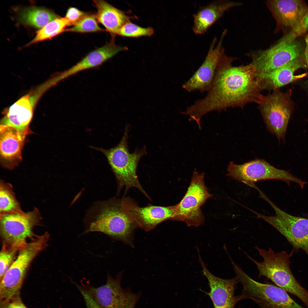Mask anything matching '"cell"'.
<instances>
[{"label": "cell", "instance_id": "1", "mask_svg": "<svg viewBox=\"0 0 308 308\" xmlns=\"http://www.w3.org/2000/svg\"><path fill=\"white\" fill-rule=\"evenodd\" d=\"M235 58L224 53L215 76L206 97L187 108L192 120L201 122L202 117L212 111L229 108H242L250 103L258 104L263 95L258 74L253 65L233 66Z\"/></svg>", "mask_w": 308, "mask_h": 308}, {"label": "cell", "instance_id": "2", "mask_svg": "<svg viewBox=\"0 0 308 308\" xmlns=\"http://www.w3.org/2000/svg\"><path fill=\"white\" fill-rule=\"evenodd\" d=\"M86 219L83 234L100 232L132 244V234L137 226L124 209L121 199L114 198L96 203Z\"/></svg>", "mask_w": 308, "mask_h": 308}, {"label": "cell", "instance_id": "3", "mask_svg": "<svg viewBox=\"0 0 308 308\" xmlns=\"http://www.w3.org/2000/svg\"><path fill=\"white\" fill-rule=\"evenodd\" d=\"M255 248L262 258V262H258L245 254L256 265L259 277H266L277 286L295 295L308 308V291L298 282L290 268V259L293 253L291 251L288 254L285 251L275 252L271 248L266 250L257 246Z\"/></svg>", "mask_w": 308, "mask_h": 308}, {"label": "cell", "instance_id": "4", "mask_svg": "<svg viewBox=\"0 0 308 308\" xmlns=\"http://www.w3.org/2000/svg\"><path fill=\"white\" fill-rule=\"evenodd\" d=\"M129 128L126 126L119 143L108 149L90 146L102 153L106 157L116 177L118 191L125 187V192L131 187L138 189L147 198H150L140 184L136 174L137 167L141 158L146 153L145 147L136 149L132 153L129 151L128 140Z\"/></svg>", "mask_w": 308, "mask_h": 308}, {"label": "cell", "instance_id": "5", "mask_svg": "<svg viewBox=\"0 0 308 308\" xmlns=\"http://www.w3.org/2000/svg\"><path fill=\"white\" fill-rule=\"evenodd\" d=\"M121 276L119 273L114 278L108 274L106 283L96 287L87 283L80 285L70 280L82 295L86 308H135L141 292L123 288Z\"/></svg>", "mask_w": 308, "mask_h": 308}, {"label": "cell", "instance_id": "6", "mask_svg": "<svg viewBox=\"0 0 308 308\" xmlns=\"http://www.w3.org/2000/svg\"><path fill=\"white\" fill-rule=\"evenodd\" d=\"M49 235H36L20 249L15 260L0 280V305L19 295L27 270L35 258L47 246Z\"/></svg>", "mask_w": 308, "mask_h": 308}, {"label": "cell", "instance_id": "7", "mask_svg": "<svg viewBox=\"0 0 308 308\" xmlns=\"http://www.w3.org/2000/svg\"><path fill=\"white\" fill-rule=\"evenodd\" d=\"M234 272L239 282L243 287V299H250L261 308H305L279 287L258 282L240 267L236 268Z\"/></svg>", "mask_w": 308, "mask_h": 308}, {"label": "cell", "instance_id": "8", "mask_svg": "<svg viewBox=\"0 0 308 308\" xmlns=\"http://www.w3.org/2000/svg\"><path fill=\"white\" fill-rule=\"evenodd\" d=\"M291 91L273 90L263 95L258 104V108L267 130L274 135L279 141L284 140L288 122L292 113L290 99Z\"/></svg>", "mask_w": 308, "mask_h": 308}, {"label": "cell", "instance_id": "9", "mask_svg": "<svg viewBox=\"0 0 308 308\" xmlns=\"http://www.w3.org/2000/svg\"><path fill=\"white\" fill-rule=\"evenodd\" d=\"M38 209L27 212L0 214V234L3 244L20 250L36 235L34 227L42 220Z\"/></svg>", "mask_w": 308, "mask_h": 308}, {"label": "cell", "instance_id": "10", "mask_svg": "<svg viewBox=\"0 0 308 308\" xmlns=\"http://www.w3.org/2000/svg\"><path fill=\"white\" fill-rule=\"evenodd\" d=\"M227 171V176L250 186L257 182L270 179L281 180L289 185L291 182H294L301 189L307 183L289 172L277 169L262 159H255L239 165L231 161Z\"/></svg>", "mask_w": 308, "mask_h": 308}, {"label": "cell", "instance_id": "11", "mask_svg": "<svg viewBox=\"0 0 308 308\" xmlns=\"http://www.w3.org/2000/svg\"><path fill=\"white\" fill-rule=\"evenodd\" d=\"M204 175V173L194 171L187 192L175 205L176 213L173 220L184 222L189 226L197 227L203 224L204 217L201 207L212 196L205 185Z\"/></svg>", "mask_w": 308, "mask_h": 308}, {"label": "cell", "instance_id": "12", "mask_svg": "<svg viewBox=\"0 0 308 308\" xmlns=\"http://www.w3.org/2000/svg\"><path fill=\"white\" fill-rule=\"evenodd\" d=\"M274 210L275 214L268 216L254 211L263 219L281 234L293 247V253L300 249L308 256V219L292 215L282 210L266 196L264 198Z\"/></svg>", "mask_w": 308, "mask_h": 308}, {"label": "cell", "instance_id": "13", "mask_svg": "<svg viewBox=\"0 0 308 308\" xmlns=\"http://www.w3.org/2000/svg\"><path fill=\"white\" fill-rule=\"evenodd\" d=\"M305 48L299 42L289 39L285 35L270 47L253 51L248 55L257 73L262 74L269 72L299 57L302 55Z\"/></svg>", "mask_w": 308, "mask_h": 308}, {"label": "cell", "instance_id": "14", "mask_svg": "<svg viewBox=\"0 0 308 308\" xmlns=\"http://www.w3.org/2000/svg\"><path fill=\"white\" fill-rule=\"evenodd\" d=\"M227 30L222 32L218 42L216 37L212 42L203 62L192 76L183 85L188 91H207L212 83L220 59L225 53L222 46Z\"/></svg>", "mask_w": 308, "mask_h": 308}, {"label": "cell", "instance_id": "15", "mask_svg": "<svg viewBox=\"0 0 308 308\" xmlns=\"http://www.w3.org/2000/svg\"><path fill=\"white\" fill-rule=\"evenodd\" d=\"M125 211L137 226L146 231L152 229L168 219L173 220L176 214L175 205L167 206L150 205L141 207L128 197L122 198Z\"/></svg>", "mask_w": 308, "mask_h": 308}, {"label": "cell", "instance_id": "16", "mask_svg": "<svg viewBox=\"0 0 308 308\" xmlns=\"http://www.w3.org/2000/svg\"><path fill=\"white\" fill-rule=\"evenodd\" d=\"M265 3L276 22L275 33L287 28L296 29L308 12L303 0H269Z\"/></svg>", "mask_w": 308, "mask_h": 308}, {"label": "cell", "instance_id": "17", "mask_svg": "<svg viewBox=\"0 0 308 308\" xmlns=\"http://www.w3.org/2000/svg\"><path fill=\"white\" fill-rule=\"evenodd\" d=\"M198 256L203 273L208 280L210 289L205 293L210 298L214 308H235L236 304L243 299L242 295L234 294L235 286L239 282L237 277L225 279L216 276L206 268L199 253Z\"/></svg>", "mask_w": 308, "mask_h": 308}, {"label": "cell", "instance_id": "18", "mask_svg": "<svg viewBox=\"0 0 308 308\" xmlns=\"http://www.w3.org/2000/svg\"><path fill=\"white\" fill-rule=\"evenodd\" d=\"M307 66L305 57L302 54L286 64L269 72L257 74L262 90H274L289 83L301 79L306 73L295 75V72Z\"/></svg>", "mask_w": 308, "mask_h": 308}, {"label": "cell", "instance_id": "19", "mask_svg": "<svg viewBox=\"0 0 308 308\" xmlns=\"http://www.w3.org/2000/svg\"><path fill=\"white\" fill-rule=\"evenodd\" d=\"M25 137L13 127L0 126V156L5 167L13 169L22 160Z\"/></svg>", "mask_w": 308, "mask_h": 308}, {"label": "cell", "instance_id": "20", "mask_svg": "<svg viewBox=\"0 0 308 308\" xmlns=\"http://www.w3.org/2000/svg\"><path fill=\"white\" fill-rule=\"evenodd\" d=\"M35 100L29 94L21 97L9 108L0 126L13 127L26 137L33 117Z\"/></svg>", "mask_w": 308, "mask_h": 308}, {"label": "cell", "instance_id": "21", "mask_svg": "<svg viewBox=\"0 0 308 308\" xmlns=\"http://www.w3.org/2000/svg\"><path fill=\"white\" fill-rule=\"evenodd\" d=\"M242 5L240 2L218 0L202 7L194 15L192 27L193 32L198 35L205 33L226 12Z\"/></svg>", "mask_w": 308, "mask_h": 308}, {"label": "cell", "instance_id": "22", "mask_svg": "<svg viewBox=\"0 0 308 308\" xmlns=\"http://www.w3.org/2000/svg\"><path fill=\"white\" fill-rule=\"evenodd\" d=\"M97 9L96 16L98 22L112 35H118L123 26L130 21V17L123 12L105 1H93Z\"/></svg>", "mask_w": 308, "mask_h": 308}, {"label": "cell", "instance_id": "23", "mask_svg": "<svg viewBox=\"0 0 308 308\" xmlns=\"http://www.w3.org/2000/svg\"><path fill=\"white\" fill-rule=\"evenodd\" d=\"M127 48L116 45L111 42L91 52L68 69L72 76L86 70L98 67Z\"/></svg>", "mask_w": 308, "mask_h": 308}, {"label": "cell", "instance_id": "24", "mask_svg": "<svg viewBox=\"0 0 308 308\" xmlns=\"http://www.w3.org/2000/svg\"><path fill=\"white\" fill-rule=\"evenodd\" d=\"M18 16V20L21 23L39 29L59 17L50 10L35 6L21 9Z\"/></svg>", "mask_w": 308, "mask_h": 308}, {"label": "cell", "instance_id": "25", "mask_svg": "<svg viewBox=\"0 0 308 308\" xmlns=\"http://www.w3.org/2000/svg\"><path fill=\"white\" fill-rule=\"evenodd\" d=\"M70 26L65 17H59L50 22L38 30L35 37L26 46L52 38L65 31L66 27Z\"/></svg>", "mask_w": 308, "mask_h": 308}, {"label": "cell", "instance_id": "26", "mask_svg": "<svg viewBox=\"0 0 308 308\" xmlns=\"http://www.w3.org/2000/svg\"><path fill=\"white\" fill-rule=\"evenodd\" d=\"M23 212L11 184L0 181V214Z\"/></svg>", "mask_w": 308, "mask_h": 308}, {"label": "cell", "instance_id": "27", "mask_svg": "<svg viewBox=\"0 0 308 308\" xmlns=\"http://www.w3.org/2000/svg\"><path fill=\"white\" fill-rule=\"evenodd\" d=\"M96 15L88 14L68 28L65 31L85 33L103 31L100 27Z\"/></svg>", "mask_w": 308, "mask_h": 308}, {"label": "cell", "instance_id": "28", "mask_svg": "<svg viewBox=\"0 0 308 308\" xmlns=\"http://www.w3.org/2000/svg\"><path fill=\"white\" fill-rule=\"evenodd\" d=\"M19 250L3 244L0 254V280L16 258Z\"/></svg>", "mask_w": 308, "mask_h": 308}, {"label": "cell", "instance_id": "29", "mask_svg": "<svg viewBox=\"0 0 308 308\" xmlns=\"http://www.w3.org/2000/svg\"><path fill=\"white\" fill-rule=\"evenodd\" d=\"M154 33L153 28H143L134 24L130 21L124 24L119 30V35L129 37L150 36Z\"/></svg>", "mask_w": 308, "mask_h": 308}, {"label": "cell", "instance_id": "30", "mask_svg": "<svg viewBox=\"0 0 308 308\" xmlns=\"http://www.w3.org/2000/svg\"><path fill=\"white\" fill-rule=\"evenodd\" d=\"M87 14L76 7H70L67 9L64 17L72 26Z\"/></svg>", "mask_w": 308, "mask_h": 308}, {"label": "cell", "instance_id": "31", "mask_svg": "<svg viewBox=\"0 0 308 308\" xmlns=\"http://www.w3.org/2000/svg\"><path fill=\"white\" fill-rule=\"evenodd\" d=\"M308 31V12L303 18L299 25L289 33L293 38L301 36Z\"/></svg>", "mask_w": 308, "mask_h": 308}, {"label": "cell", "instance_id": "32", "mask_svg": "<svg viewBox=\"0 0 308 308\" xmlns=\"http://www.w3.org/2000/svg\"><path fill=\"white\" fill-rule=\"evenodd\" d=\"M0 308H28L24 304L18 295L8 302L0 305Z\"/></svg>", "mask_w": 308, "mask_h": 308}, {"label": "cell", "instance_id": "33", "mask_svg": "<svg viewBox=\"0 0 308 308\" xmlns=\"http://www.w3.org/2000/svg\"><path fill=\"white\" fill-rule=\"evenodd\" d=\"M305 48L304 54L307 66L308 67V35H307L305 38Z\"/></svg>", "mask_w": 308, "mask_h": 308}]
</instances>
